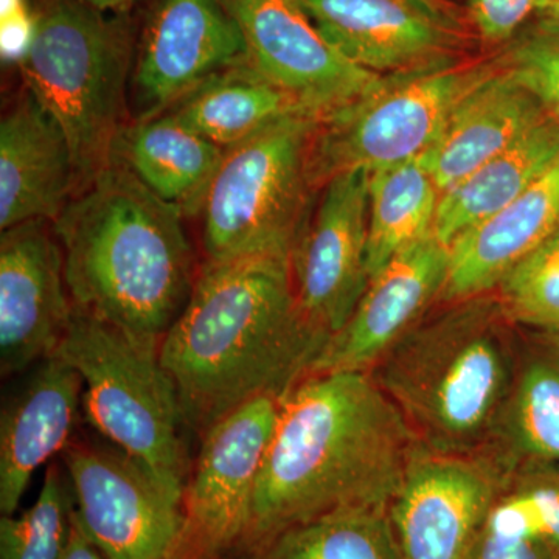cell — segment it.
Listing matches in <instances>:
<instances>
[{
    "mask_svg": "<svg viewBox=\"0 0 559 559\" xmlns=\"http://www.w3.org/2000/svg\"><path fill=\"white\" fill-rule=\"evenodd\" d=\"M301 311L290 257L207 261L160 344L183 419L204 436L250 401L283 400L330 341Z\"/></svg>",
    "mask_w": 559,
    "mask_h": 559,
    "instance_id": "1",
    "label": "cell"
},
{
    "mask_svg": "<svg viewBox=\"0 0 559 559\" xmlns=\"http://www.w3.org/2000/svg\"><path fill=\"white\" fill-rule=\"evenodd\" d=\"M417 447L370 373L310 374L282 400L237 554L331 511L388 509Z\"/></svg>",
    "mask_w": 559,
    "mask_h": 559,
    "instance_id": "2",
    "label": "cell"
},
{
    "mask_svg": "<svg viewBox=\"0 0 559 559\" xmlns=\"http://www.w3.org/2000/svg\"><path fill=\"white\" fill-rule=\"evenodd\" d=\"M182 219L114 160L53 223L72 304L162 344L194 288Z\"/></svg>",
    "mask_w": 559,
    "mask_h": 559,
    "instance_id": "3",
    "label": "cell"
},
{
    "mask_svg": "<svg viewBox=\"0 0 559 559\" xmlns=\"http://www.w3.org/2000/svg\"><path fill=\"white\" fill-rule=\"evenodd\" d=\"M520 345V326L492 290L437 305L370 374L423 448L481 454L506 406Z\"/></svg>",
    "mask_w": 559,
    "mask_h": 559,
    "instance_id": "4",
    "label": "cell"
},
{
    "mask_svg": "<svg viewBox=\"0 0 559 559\" xmlns=\"http://www.w3.org/2000/svg\"><path fill=\"white\" fill-rule=\"evenodd\" d=\"M83 0H44L20 60L25 90L64 131L76 193L116 157L132 44L120 17Z\"/></svg>",
    "mask_w": 559,
    "mask_h": 559,
    "instance_id": "5",
    "label": "cell"
},
{
    "mask_svg": "<svg viewBox=\"0 0 559 559\" xmlns=\"http://www.w3.org/2000/svg\"><path fill=\"white\" fill-rule=\"evenodd\" d=\"M55 355L80 374L92 428L182 502L190 477L180 439L186 419L160 360V342L142 340L73 305Z\"/></svg>",
    "mask_w": 559,
    "mask_h": 559,
    "instance_id": "6",
    "label": "cell"
},
{
    "mask_svg": "<svg viewBox=\"0 0 559 559\" xmlns=\"http://www.w3.org/2000/svg\"><path fill=\"white\" fill-rule=\"evenodd\" d=\"M319 119L285 117L226 150L202 205L207 261L293 257L311 210L310 157Z\"/></svg>",
    "mask_w": 559,
    "mask_h": 559,
    "instance_id": "7",
    "label": "cell"
},
{
    "mask_svg": "<svg viewBox=\"0 0 559 559\" xmlns=\"http://www.w3.org/2000/svg\"><path fill=\"white\" fill-rule=\"evenodd\" d=\"M499 69L498 58H455L381 75L347 106L319 120L310 171L314 189L349 170L374 171L417 159L474 87Z\"/></svg>",
    "mask_w": 559,
    "mask_h": 559,
    "instance_id": "8",
    "label": "cell"
},
{
    "mask_svg": "<svg viewBox=\"0 0 559 559\" xmlns=\"http://www.w3.org/2000/svg\"><path fill=\"white\" fill-rule=\"evenodd\" d=\"M282 400L250 401L204 433L182 499V521L165 559H230L240 549Z\"/></svg>",
    "mask_w": 559,
    "mask_h": 559,
    "instance_id": "9",
    "label": "cell"
},
{
    "mask_svg": "<svg viewBox=\"0 0 559 559\" xmlns=\"http://www.w3.org/2000/svg\"><path fill=\"white\" fill-rule=\"evenodd\" d=\"M73 514L106 559H165L170 554L182 502L119 448L70 441L61 452Z\"/></svg>",
    "mask_w": 559,
    "mask_h": 559,
    "instance_id": "10",
    "label": "cell"
},
{
    "mask_svg": "<svg viewBox=\"0 0 559 559\" xmlns=\"http://www.w3.org/2000/svg\"><path fill=\"white\" fill-rule=\"evenodd\" d=\"M511 474L488 454L415 448L388 506L400 559H465Z\"/></svg>",
    "mask_w": 559,
    "mask_h": 559,
    "instance_id": "11",
    "label": "cell"
},
{
    "mask_svg": "<svg viewBox=\"0 0 559 559\" xmlns=\"http://www.w3.org/2000/svg\"><path fill=\"white\" fill-rule=\"evenodd\" d=\"M369 178L349 170L326 180L290 257L301 311L330 336L344 329L370 283Z\"/></svg>",
    "mask_w": 559,
    "mask_h": 559,
    "instance_id": "12",
    "label": "cell"
},
{
    "mask_svg": "<svg viewBox=\"0 0 559 559\" xmlns=\"http://www.w3.org/2000/svg\"><path fill=\"white\" fill-rule=\"evenodd\" d=\"M249 64L322 120L370 90L381 75L359 68L319 31L297 0H226Z\"/></svg>",
    "mask_w": 559,
    "mask_h": 559,
    "instance_id": "13",
    "label": "cell"
},
{
    "mask_svg": "<svg viewBox=\"0 0 559 559\" xmlns=\"http://www.w3.org/2000/svg\"><path fill=\"white\" fill-rule=\"evenodd\" d=\"M73 304L53 223L33 219L0 237V370L24 373L60 347Z\"/></svg>",
    "mask_w": 559,
    "mask_h": 559,
    "instance_id": "14",
    "label": "cell"
},
{
    "mask_svg": "<svg viewBox=\"0 0 559 559\" xmlns=\"http://www.w3.org/2000/svg\"><path fill=\"white\" fill-rule=\"evenodd\" d=\"M249 62L248 47L226 0H159L135 66L143 112L157 116L221 70Z\"/></svg>",
    "mask_w": 559,
    "mask_h": 559,
    "instance_id": "15",
    "label": "cell"
},
{
    "mask_svg": "<svg viewBox=\"0 0 559 559\" xmlns=\"http://www.w3.org/2000/svg\"><path fill=\"white\" fill-rule=\"evenodd\" d=\"M450 248L430 234L371 277L344 329L330 337L310 374L366 371L373 367L443 296Z\"/></svg>",
    "mask_w": 559,
    "mask_h": 559,
    "instance_id": "16",
    "label": "cell"
},
{
    "mask_svg": "<svg viewBox=\"0 0 559 559\" xmlns=\"http://www.w3.org/2000/svg\"><path fill=\"white\" fill-rule=\"evenodd\" d=\"M349 61L377 75L454 58L457 21L447 0H297Z\"/></svg>",
    "mask_w": 559,
    "mask_h": 559,
    "instance_id": "17",
    "label": "cell"
},
{
    "mask_svg": "<svg viewBox=\"0 0 559 559\" xmlns=\"http://www.w3.org/2000/svg\"><path fill=\"white\" fill-rule=\"evenodd\" d=\"M83 381L60 356L36 364L0 414V511L13 516L33 474L72 441Z\"/></svg>",
    "mask_w": 559,
    "mask_h": 559,
    "instance_id": "18",
    "label": "cell"
},
{
    "mask_svg": "<svg viewBox=\"0 0 559 559\" xmlns=\"http://www.w3.org/2000/svg\"><path fill=\"white\" fill-rule=\"evenodd\" d=\"M76 189L64 131L25 90L0 121V229L33 219L55 223Z\"/></svg>",
    "mask_w": 559,
    "mask_h": 559,
    "instance_id": "19",
    "label": "cell"
},
{
    "mask_svg": "<svg viewBox=\"0 0 559 559\" xmlns=\"http://www.w3.org/2000/svg\"><path fill=\"white\" fill-rule=\"evenodd\" d=\"M547 114L536 95L499 64L491 76L452 109L419 160L443 193L510 146Z\"/></svg>",
    "mask_w": 559,
    "mask_h": 559,
    "instance_id": "20",
    "label": "cell"
},
{
    "mask_svg": "<svg viewBox=\"0 0 559 559\" xmlns=\"http://www.w3.org/2000/svg\"><path fill=\"white\" fill-rule=\"evenodd\" d=\"M559 227V159L521 197L460 235L440 304L492 293Z\"/></svg>",
    "mask_w": 559,
    "mask_h": 559,
    "instance_id": "21",
    "label": "cell"
},
{
    "mask_svg": "<svg viewBox=\"0 0 559 559\" xmlns=\"http://www.w3.org/2000/svg\"><path fill=\"white\" fill-rule=\"evenodd\" d=\"M521 330L520 358L487 451L503 469L559 468V331Z\"/></svg>",
    "mask_w": 559,
    "mask_h": 559,
    "instance_id": "22",
    "label": "cell"
},
{
    "mask_svg": "<svg viewBox=\"0 0 559 559\" xmlns=\"http://www.w3.org/2000/svg\"><path fill=\"white\" fill-rule=\"evenodd\" d=\"M224 154L226 148L165 110L124 128L114 160L186 218L201 215Z\"/></svg>",
    "mask_w": 559,
    "mask_h": 559,
    "instance_id": "23",
    "label": "cell"
},
{
    "mask_svg": "<svg viewBox=\"0 0 559 559\" xmlns=\"http://www.w3.org/2000/svg\"><path fill=\"white\" fill-rule=\"evenodd\" d=\"M559 159V119L547 114L510 146L443 191L433 235L450 246L521 197Z\"/></svg>",
    "mask_w": 559,
    "mask_h": 559,
    "instance_id": "24",
    "label": "cell"
},
{
    "mask_svg": "<svg viewBox=\"0 0 559 559\" xmlns=\"http://www.w3.org/2000/svg\"><path fill=\"white\" fill-rule=\"evenodd\" d=\"M168 112L226 150L240 145L285 117L308 114L249 62L210 76Z\"/></svg>",
    "mask_w": 559,
    "mask_h": 559,
    "instance_id": "25",
    "label": "cell"
},
{
    "mask_svg": "<svg viewBox=\"0 0 559 559\" xmlns=\"http://www.w3.org/2000/svg\"><path fill=\"white\" fill-rule=\"evenodd\" d=\"M440 197L419 157L370 171V280L401 252L433 234Z\"/></svg>",
    "mask_w": 559,
    "mask_h": 559,
    "instance_id": "26",
    "label": "cell"
},
{
    "mask_svg": "<svg viewBox=\"0 0 559 559\" xmlns=\"http://www.w3.org/2000/svg\"><path fill=\"white\" fill-rule=\"evenodd\" d=\"M230 559H400L388 509L353 507L300 522Z\"/></svg>",
    "mask_w": 559,
    "mask_h": 559,
    "instance_id": "27",
    "label": "cell"
},
{
    "mask_svg": "<svg viewBox=\"0 0 559 559\" xmlns=\"http://www.w3.org/2000/svg\"><path fill=\"white\" fill-rule=\"evenodd\" d=\"M484 528L496 535L546 540L559 550L558 466L514 471Z\"/></svg>",
    "mask_w": 559,
    "mask_h": 559,
    "instance_id": "28",
    "label": "cell"
},
{
    "mask_svg": "<svg viewBox=\"0 0 559 559\" xmlns=\"http://www.w3.org/2000/svg\"><path fill=\"white\" fill-rule=\"evenodd\" d=\"M68 476L57 463L46 471L38 499L21 516L0 520V559H61L72 524Z\"/></svg>",
    "mask_w": 559,
    "mask_h": 559,
    "instance_id": "29",
    "label": "cell"
},
{
    "mask_svg": "<svg viewBox=\"0 0 559 559\" xmlns=\"http://www.w3.org/2000/svg\"><path fill=\"white\" fill-rule=\"evenodd\" d=\"M495 294L520 329L559 331V227L502 278Z\"/></svg>",
    "mask_w": 559,
    "mask_h": 559,
    "instance_id": "30",
    "label": "cell"
},
{
    "mask_svg": "<svg viewBox=\"0 0 559 559\" xmlns=\"http://www.w3.org/2000/svg\"><path fill=\"white\" fill-rule=\"evenodd\" d=\"M499 64L559 119V31L536 22L496 55Z\"/></svg>",
    "mask_w": 559,
    "mask_h": 559,
    "instance_id": "31",
    "label": "cell"
},
{
    "mask_svg": "<svg viewBox=\"0 0 559 559\" xmlns=\"http://www.w3.org/2000/svg\"><path fill=\"white\" fill-rule=\"evenodd\" d=\"M551 0H468L474 27L491 44H509L520 35L530 17L546 9Z\"/></svg>",
    "mask_w": 559,
    "mask_h": 559,
    "instance_id": "32",
    "label": "cell"
},
{
    "mask_svg": "<svg viewBox=\"0 0 559 559\" xmlns=\"http://www.w3.org/2000/svg\"><path fill=\"white\" fill-rule=\"evenodd\" d=\"M465 559H559V550L546 540L496 535L481 525Z\"/></svg>",
    "mask_w": 559,
    "mask_h": 559,
    "instance_id": "33",
    "label": "cell"
},
{
    "mask_svg": "<svg viewBox=\"0 0 559 559\" xmlns=\"http://www.w3.org/2000/svg\"><path fill=\"white\" fill-rule=\"evenodd\" d=\"M35 17H28L22 0H2V49L7 57L24 55L32 39Z\"/></svg>",
    "mask_w": 559,
    "mask_h": 559,
    "instance_id": "34",
    "label": "cell"
},
{
    "mask_svg": "<svg viewBox=\"0 0 559 559\" xmlns=\"http://www.w3.org/2000/svg\"><path fill=\"white\" fill-rule=\"evenodd\" d=\"M61 559H106L105 555L91 543L86 533L80 527L79 521L75 520V514H73V509L69 540L66 544Z\"/></svg>",
    "mask_w": 559,
    "mask_h": 559,
    "instance_id": "35",
    "label": "cell"
},
{
    "mask_svg": "<svg viewBox=\"0 0 559 559\" xmlns=\"http://www.w3.org/2000/svg\"><path fill=\"white\" fill-rule=\"evenodd\" d=\"M87 5L109 14H127L138 0H83Z\"/></svg>",
    "mask_w": 559,
    "mask_h": 559,
    "instance_id": "36",
    "label": "cell"
},
{
    "mask_svg": "<svg viewBox=\"0 0 559 559\" xmlns=\"http://www.w3.org/2000/svg\"><path fill=\"white\" fill-rule=\"evenodd\" d=\"M536 22L544 25V27L557 28L559 31V0H551L549 5L540 11Z\"/></svg>",
    "mask_w": 559,
    "mask_h": 559,
    "instance_id": "37",
    "label": "cell"
},
{
    "mask_svg": "<svg viewBox=\"0 0 559 559\" xmlns=\"http://www.w3.org/2000/svg\"><path fill=\"white\" fill-rule=\"evenodd\" d=\"M433 2H440V0H433Z\"/></svg>",
    "mask_w": 559,
    "mask_h": 559,
    "instance_id": "38",
    "label": "cell"
}]
</instances>
